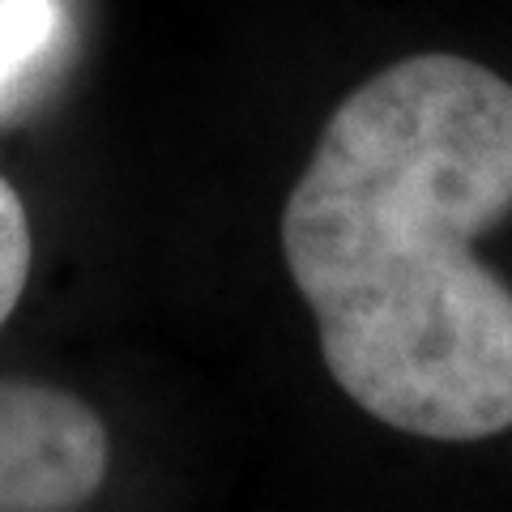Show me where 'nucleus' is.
I'll use <instances>...</instances> for the list:
<instances>
[{
  "label": "nucleus",
  "instance_id": "f257e3e1",
  "mask_svg": "<svg viewBox=\"0 0 512 512\" xmlns=\"http://www.w3.org/2000/svg\"><path fill=\"white\" fill-rule=\"evenodd\" d=\"M512 214V82L423 52L333 107L282 256L333 384L376 423L474 444L512 427V286L478 235Z\"/></svg>",
  "mask_w": 512,
  "mask_h": 512
},
{
  "label": "nucleus",
  "instance_id": "20e7f679",
  "mask_svg": "<svg viewBox=\"0 0 512 512\" xmlns=\"http://www.w3.org/2000/svg\"><path fill=\"white\" fill-rule=\"evenodd\" d=\"M30 261H35V235H30L26 201L0 175V329H5V320L18 312L26 295Z\"/></svg>",
  "mask_w": 512,
  "mask_h": 512
},
{
  "label": "nucleus",
  "instance_id": "f03ea898",
  "mask_svg": "<svg viewBox=\"0 0 512 512\" xmlns=\"http://www.w3.org/2000/svg\"><path fill=\"white\" fill-rule=\"evenodd\" d=\"M103 414L43 380H0V512H77L103 491Z\"/></svg>",
  "mask_w": 512,
  "mask_h": 512
},
{
  "label": "nucleus",
  "instance_id": "7ed1b4c3",
  "mask_svg": "<svg viewBox=\"0 0 512 512\" xmlns=\"http://www.w3.org/2000/svg\"><path fill=\"white\" fill-rule=\"evenodd\" d=\"M60 35L56 0H0V90L22 82Z\"/></svg>",
  "mask_w": 512,
  "mask_h": 512
}]
</instances>
